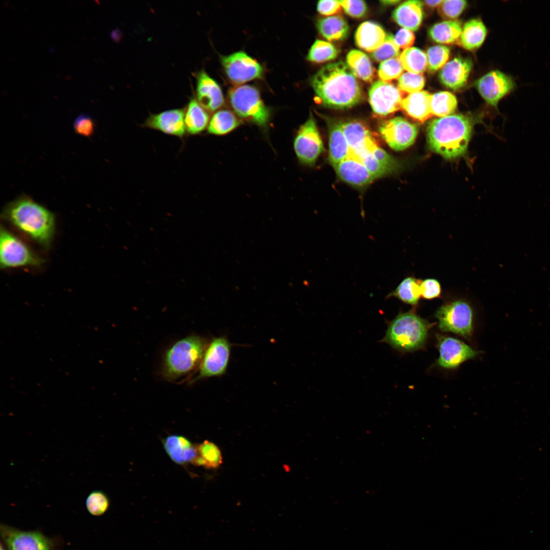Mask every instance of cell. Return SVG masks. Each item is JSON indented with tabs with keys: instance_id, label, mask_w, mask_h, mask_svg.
Returning <instances> with one entry per match:
<instances>
[{
	"instance_id": "25",
	"label": "cell",
	"mask_w": 550,
	"mask_h": 550,
	"mask_svg": "<svg viewBox=\"0 0 550 550\" xmlns=\"http://www.w3.org/2000/svg\"><path fill=\"white\" fill-rule=\"evenodd\" d=\"M387 36L380 25L372 21H365L357 29L355 41L359 48L372 53L384 42Z\"/></svg>"
},
{
	"instance_id": "44",
	"label": "cell",
	"mask_w": 550,
	"mask_h": 550,
	"mask_svg": "<svg viewBox=\"0 0 550 550\" xmlns=\"http://www.w3.org/2000/svg\"><path fill=\"white\" fill-rule=\"evenodd\" d=\"M356 157L376 179L393 172L390 169L379 162L373 155L370 150L364 152Z\"/></svg>"
},
{
	"instance_id": "7",
	"label": "cell",
	"mask_w": 550,
	"mask_h": 550,
	"mask_svg": "<svg viewBox=\"0 0 550 550\" xmlns=\"http://www.w3.org/2000/svg\"><path fill=\"white\" fill-rule=\"evenodd\" d=\"M435 316L439 329L466 338L473 330L474 310L464 298H456L444 302L436 310Z\"/></svg>"
},
{
	"instance_id": "15",
	"label": "cell",
	"mask_w": 550,
	"mask_h": 550,
	"mask_svg": "<svg viewBox=\"0 0 550 550\" xmlns=\"http://www.w3.org/2000/svg\"><path fill=\"white\" fill-rule=\"evenodd\" d=\"M404 94L394 84L379 80L369 89V101L375 114L386 116L401 109Z\"/></svg>"
},
{
	"instance_id": "28",
	"label": "cell",
	"mask_w": 550,
	"mask_h": 550,
	"mask_svg": "<svg viewBox=\"0 0 550 550\" xmlns=\"http://www.w3.org/2000/svg\"><path fill=\"white\" fill-rule=\"evenodd\" d=\"M487 33V29L481 19H471L462 27L457 43L468 50L477 49L484 42Z\"/></svg>"
},
{
	"instance_id": "17",
	"label": "cell",
	"mask_w": 550,
	"mask_h": 550,
	"mask_svg": "<svg viewBox=\"0 0 550 550\" xmlns=\"http://www.w3.org/2000/svg\"><path fill=\"white\" fill-rule=\"evenodd\" d=\"M142 127L182 139L187 134L184 122V108L150 114Z\"/></svg>"
},
{
	"instance_id": "38",
	"label": "cell",
	"mask_w": 550,
	"mask_h": 550,
	"mask_svg": "<svg viewBox=\"0 0 550 550\" xmlns=\"http://www.w3.org/2000/svg\"><path fill=\"white\" fill-rule=\"evenodd\" d=\"M428 69L435 72L442 69L447 63L450 54V49L446 46L437 45L429 47L426 51Z\"/></svg>"
},
{
	"instance_id": "31",
	"label": "cell",
	"mask_w": 550,
	"mask_h": 550,
	"mask_svg": "<svg viewBox=\"0 0 550 550\" xmlns=\"http://www.w3.org/2000/svg\"><path fill=\"white\" fill-rule=\"evenodd\" d=\"M462 27L456 20H445L436 23L428 30V35L434 42L442 44H452L458 42Z\"/></svg>"
},
{
	"instance_id": "16",
	"label": "cell",
	"mask_w": 550,
	"mask_h": 550,
	"mask_svg": "<svg viewBox=\"0 0 550 550\" xmlns=\"http://www.w3.org/2000/svg\"><path fill=\"white\" fill-rule=\"evenodd\" d=\"M439 355L437 365L445 369H454L466 361L476 356L478 352L462 341L451 337L438 336Z\"/></svg>"
},
{
	"instance_id": "51",
	"label": "cell",
	"mask_w": 550,
	"mask_h": 550,
	"mask_svg": "<svg viewBox=\"0 0 550 550\" xmlns=\"http://www.w3.org/2000/svg\"><path fill=\"white\" fill-rule=\"evenodd\" d=\"M442 0L440 1H425L423 2L425 5L429 8H433L435 7H438L439 5L442 3Z\"/></svg>"
},
{
	"instance_id": "2",
	"label": "cell",
	"mask_w": 550,
	"mask_h": 550,
	"mask_svg": "<svg viewBox=\"0 0 550 550\" xmlns=\"http://www.w3.org/2000/svg\"><path fill=\"white\" fill-rule=\"evenodd\" d=\"M2 217L18 231L45 249L51 244L56 220L52 212L23 195L7 204Z\"/></svg>"
},
{
	"instance_id": "37",
	"label": "cell",
	"mask_w": 550,
	"mask_h": 550,
	"mask_svg": "<svg viewBox=\"0 0 550 550\" xmlns=\"http://www.w3.org/2000/svg\"><path fill=\"white\" fill-rule=\"evenodd\" d=\"M338 53L337 48L330 42L316 40L311 47L307 58L310 62L320 63L335 59Z\"/></svg>"
},
{
	"instance_id": "14",
	"label": "cell",
	"mask_w": 550,
	"mask_h": 550,
	"mask_svg": "<svg viewBox=\"0 0 550 550\" xmlns=\"http://www.w3.org/2000/svg\"><path fill=\"white\" fill-rule=\"evenodd\" d=\"M381 137L392 149L402 151L415 142L418 127L414 123L401 117H396L383 121L379 127Z\"/></svg>"
},
{
	"instance_id": "39",
	"label": "cell",
	"mask_w": 550,
	"mask_h": 550,
	"mask_svg": "<svg viewBox=\"0 0 550 550\" xmlns=\"http://www.w3.org/2000/svg\"><path fill=\"white\" fill-rule=\"evenodd\" d=\"M110 505L107 496L101 490H94L87 497L86 501V508L93 516H99L104 514Z\"/></svg>"
},
{
	"instance_id": "41",
	"label": "cell",
	"mask_w": 550,
	"mask_h": 550,
	"mask_svg": "<svg viewBox=\"0 0 550 550\" xmlns=\"http://www.w3.org/2000/svg\"><path fill=\"white\" fill-rule=\"evenodd\" d=\"M404 69L399 58H393L381 62L377 74L380 80L384 82L398 79L403 73Z\"/></svg>"
},
{
	"instance_id": "13",
	"label": "cell",
	"mask_w": 550,
	"mask_h": 550,
	"mask_svg": "<svg viewBox=\"0 0 550 550\" xmlns=\"http://www.w3.org/2000/svg\"><path fill=\"white\" fill-rule=\"evenodd\" d=\"M477 89L484 100L497 108L500 101L517 88L514 78L499 70H492L476 82Z\"/></svg>"
},
{
	"instance_id": "23",
	"label": "cell",
	"mask_w": 550,
	"mask_h": 550,
	"mask_svg": "<svg viewBox=\"0 0 550 550\" xmlns=\"http://www.w3.org/2000/svg\"><path fill=\"white\" fill-rule=\"evenodd\" d=\"M431 94L426 91H420L408 94L403 98L401 109L409 117L423 123L432 117L430 109Z\"/></svg>"
},
{
	"instance_id": "40",
	"label": "cell",
	"mask_w": 550,
	"mask_h": 550,
	"mask_svg": "<svg viewBox=\"0 0 550 550\" xmlns=\"http://www.w3.org/2000/svg\"><path fill=\"white\" fill-rule=\"evenodd\" d=\"M425 84V78L422 74L406 72L398 79L397 86L403 93L409 94L422 91Z\"/></svg>"
},
{
	"instance_id": "24",
	"label": "cell",
	"mask_w": 550,
	"mask_h": 550,
	"mask_svg": "<svg viewBox=\"0 0 550 550\" xmlns=\"http://www.w3.org/2000/svg\"><path fill=\"white\" fill-rule=\"evenodd\" d=\"M392 18L402 28L411 31L418 30L423 19L422 2L410 0L402 3L393 12Z\"/></svg>"
},
{
	"instance_id": "4",
	"label": "cell",
	"mask_w": 550,
	"mask_h": 550,
	"mask_svg": "<svg viewBox=\"0 0 550 550\" xmlns=\"http://www.w3.org/2000/svg\"><path fill=\"white\" fill-rule=\"evenodd\" d=\"M209 342L199 336L190 335L175 342L166 352L162 375L174 381L198 370Z\"/></svg>"
},
{
	"instance_id": "32",
	"label": "cell",
	"mask_w": 550,
	"mask_h": 550,
	"mask_svg": "<svg viewBox=\"0 0 550 550\" xmlns=\"http://www.w3.org/2000/svg\"><path fill=\"white\" fill-rule=\"evenodd\" d=\"M241 124L238 116L226 109L216 111L210 119L207 132L215 135H225L237 128Z\"/></svg>"
},
{
	"instance_id": "30",
	"label": "cell",
	"mask_w": 550,
	"mask_h": 550,
	"mask_svg": "<svg viewBox=\"0 0 550 550\" xmlns=\"http://www.w3.org/2000/svg\"><path fill=\"white\" fill-rule=\"evenodd\" d=\"M317 27L320 34L329 41L344 39L349 33V25L339 15L327 16L318 20Z\"/></svg>"
},
{
	"instance_id": "35",
	"label": "cell",
	"mask_w": 550,
	"mask_h": 550,
	"mask_svg": "<svg viewBox=\"0 0 550 550\" xmlns=\"http://www.w3.org/2000/svg\"><path fill=\"white\" fill-rule=\"evenodd\" d=\"M399 59L404 70L408 72L422 74L428 67L426 53L417 47L403 50Z\"/></svg>"
},
{
	"instance_id": "47",
	"label": "cell",
	"mask_w": 550,
	"mask_h": 550,
	"mask_svg": "<svg viewBox=\"0 0 550 550\" xmlns=\"http://www.w3.org/2000/svg\"><path fill=\"white\" fill-rule=\"evenodd\" d=\"M340 3L345 13L351 17L361 18L366 13L367 7L363 1L343 0Z\"/></svg>"
},
{
	"instance_id": "33",
	"label": "cell",
	"mask_w": 550,
	"mask_h": 550,
	"mask_svg": "<svg viewBox=\"0 0 550 550\" xmlns=\"http://www.w3.org/2000/svg\"><path fill=\"white\" fill-rule=\"evenodd\" d=\"M420 281V279L411 276L405 278L388 294L387 298L395 297L406 304L416 307L421 297Z\"/></svg>"
},
{
	"instance_id": "8",
	"label": "cell",
	"mask_w": 550,
	"mask_h": 550,
	"mask_svg": "<svg viewBox=\"0 0 550 550\" xmlns=\"http://www.w3.org/2000/svg\"><path fill=\"white\" fill-rule=\"evenodd\" d=\"M44 262L26 244L5 227L0 230V266L6 269L40 266Z\"/></svg>"
},
{
	"instance_id": "46",
	"label": "cell",
	"mask_w": 550,
	"mask_h": 550,
	"mask_svg": "<svg viewBox=\"0 0 550 550\" xmlns=\"http://www.w3.org/2000/svg\"><path fill=\"white\" fill-rule=\"evenodd\" d=\"M95 128L93 119L89 115L81 114L77 116L73 123L74 131L80 135L89 138L94 132Z\"/></svg>"
},
{
	"instance_id": "48",
	"label": "cell",
	"mask_w": 550,
	"mask_h": 550,
	"mask_svg": "<svg viewBox=\"0 0 550 550\" xmlns=\"http://www.w3.org/2000/svg\"><path fill=\"white\" fill-rule=\"evenodd\" d=\"M370 151L379 162L390 169L393 172L395 171L399 167L396 160L377 144L373 147L370 149Z\"/></svg>"
},
{
	"instance_id": "11",
	"label": "cell",
	"mask_w": 550,
	"mask_h": 550,
	"mask_svg": "<svg viewBox=\"0 0 550 550\" xmlns=\"http://www.w3.org/2000/svg\"><path fill=\"white\" fill-rule=\"evenodd\" d=\"M221 62L228 79L238 86L263 76V66L243 51L222 56Z\"/></svg>"
},
{
	"instance_id": "12",
	"label": "cell",
	"mask_w": 550,
	"mask_h": 550,
	"mask_svg": "<svg viewBox=\"0 0 550 550\" xmlns=\"http://www.w3.org/2000/svg\"><path fill=\"white\" fill-rule=\"evenodd\" d=\"M1 538L7 550H53L54 541L39 531H24L1 524Z\"/></svg>"
},
{
	"instance_id": "10",
	"label": "cell",
	"mask_w": 550,
	"mask_h": 550,
	"mask_svg": "<svg viewBox=\"0 0 550 550\" xmlns=\"http://www.w3.org/2000/svg\"><path fill=\"white\" fill-rule=\"evenodd\" d=\"M293 147L298 160L308 166L314 165L323 151V142L312 113L299 127L294 139Z\"/></svg>"
},
{
	"instance_id": "22",
	"label": "cell",
	"mask_w": 550,
	"mask_h": 550,
	"mask_svg": "<svg viewBox=\"0 0 550 550\" xmlns=\"http://www.w3.org/2000/svg\"><path fill=\"white\" fill-rule=\"evenodd\" d=\"M328 136V160L333 167L351 154L342 127V122L326 118Z\"/></svg>"
},
{
	"instance_id": "29",
	"label": "cell",
	"mask_w": 550,
	"mask_h": 550,
	"mask_svg": "<svg viewBox=\"0 0 550 550\" xmlns=\"http://www.w3.org/2000/svg\"><path fill=\"white\" fill-rule=\"evenodd\" d=\"M347 66L354 75L365 82H372L376 76L375 69L369 58L358 50H350L346 56Z\"/></svg>"
},
{
	"instance_id": "18",
	"label": "cell",
	"mask_w": 550,
	"mask_h": 550,
	"mask_svg": "<svg viewBox=\"0 0 550 550\" xmlns=\"http://www.w3.org/2000/svg\"><path fill=\"white\" fill-rule=\"evenodd\" d=\"M196 99L208 112H216L225 102L219 85L205 70L196 74Z\"/></svg>"
},
{
	"instance_id": "5",
	"label": "cell",
	"mask_w": 550,
	"mask_h": 550,
	"mask_svg": "<svg viewBox=\"0 0 550 550\" xmlns=\"http://www.w3.org/2000/svg\"><path fill=\"white\" fill-rule=\"evenodd\" d=\"M430 326L415 310L400 313L389 322L381 341L401 352L415 351L424 345Z\"/></svg>"
},
{
	"instance_id": "6",
	"label": "cell",
	"mask_w": 550,
	"mask_h": 550,
	"mask_svg": "<svg viewBox=\"0 0 550 550\" xmlns=\"http://www.w3.org/2000/svg\"><path fill=\"white\" fill-rule=\"evenodd\" d=\"M228 98L234 113L238 117L262 129L268 127L270 110L256 87L247 85L236 86L229 90Z\"/></svg>"
},
{
	"instance_id": "9",
	"label": "cell",
	"mask_w": 550,
	"mask_h": 550,
	"mask_svg": "<svg viewBox=\"0 0 550 550\" xmlns=\"http://www.w3.org/2000/svg\"><path fill=\"white\" fill-rule=\"evenodd\" d=\"M231 344L224 336L213 338L208 344L198 373L191 382L224 375L230 358Z\"/></svg>"
},
{
	"instance_id": "36",
	"label": "cell",
	"mask_w": 550,
	"mask_h": 550,
	"mask_svg": "<svg viewBox=\"0 0 550 550\" xmlns=\"http://www.w3.org/2000/svg\"><path fill=\"white\" fill-rule=\"evenodd\" d=\"M457 106L456 97L450 92L442 91L431 95L430 109L432 116L441 118L451 115Z\"/></svg>"
},
{
	"instance_id": "27",
	"label": "cell",
	"mask_w": 550,
	"mask_h": 550,
	"mask_svg": "<svg viewBox=\"0 0 550 550\" xmlns=\"http://www.w3.org/2000/svg\"><path fill=\"white\" fill-rule=\"evenodd\" d=\"M210 119L208 112L196 98H191L184 108V122L188 135L202 133L207 128Z\"/></svg>"
},
{
	"instance_id": "50",
	"label": "cell",
	"mask_w": 550,
	"mask_h": 550,
	"mask_svg": "<svg viewBox=\"0 0 550 550\" xmlns=\"http://www.w3.org/2000/svg\"><path fill=\"white\" fill-rule=\"evenodd\" d=\"M394 40L400 48L405 50L411 47L415 40V36L412 31L402 28L397 32Z\"/></svg>"
},
{
	"instance_id": "49",
	"label": "cell",
	"mask_w": 550,
	"mask_h": 550,
	"mask_svg": "<svg viewBox=\"0 0 550 550\" xmlns=\"http://www.w3.org/2000/svg\"><path fill=\"white\" fill-rule=\"evenodd\" d=\"M342 6L340 1L321 0L317 5L318 12L321 15L327 16H333L339 12Z\"/></svg>"
},
{
	"instance_id": "1",
	"label": "cell",
	"mask_w": 550,
	"mask_h": 550,
	"mask_svg": "<svg viewBox=\"0 0 550 550\" xmlns=\"http://www.w3.org/2000/svg\"><path fill=\"white\" fill-rule=\"evenodd\" d=\"M311 84L318 99L324 106L347 109L362 98V91L356 76L343 62L328 64L312 77Z\"/></svg>"
},
{
	"instance_id": "42",
	"label": "cell",
	"mask_w": 550,
	"mask_h": 550,
	"mask_svg": "<svg viewBox=\"0 0 550 550\" xmlns=\"http://www.w3.org/2000/svg\"><path fill=\"white\" fill-rule=\"evenodd\" d=\"M400 54V48L396 43L394 37L392 35H388L384 42L372 52L373 58L376 62L381 63L389 59L399 58Z\"/></svg>"
},
{
	"instance_id": "20",
	"label": "cell",
	"mask_w": 550,
	"mask_h": 550,
	"mask_svg": "<svg viewBox=\"0 0 550 550\" xmlns=\"http://www.w3.org/2000/svg\"><path fill=\"white\" fill-rule=\"evenodd\" d=\"M333 168L341 180L355 187L366 186L376 179L361 160L352 154Z\"/></svg>"
},
{
	"instance_id": "45",
	"label": "cell",
	"mask_w": 550,
	"mask_h": 550,
	"mask_svg": "<svg viewBox=\"0 0 550 550\" xmlns=\"http://www.w3.org/2000/svg\"><path fill=\"white\" fill-rule=\"evenodd\" d=\"M421 297L428 300L439 298L442 293V288L440 282L434 278H427L421 280Z\"/></svg>"
},
{
	"instance_id": "52",
	"label": "cell",
	"mask_w": 550,
	"mask_h": 550,
	"mask_svg": "<svg viewBox=\"0 0 550 550\" xmlns=\"http://www.w3.org/2000/svg\"><path fill=\"white\" fill-rule=\"evenodd\" d=\"M382 4L384 5H394L399 3L400 1L398 0H387L381 1Z\"/></svg>"
},
{
	"instance_id": "43",
	"label": "cell",
	"mask_w": 550,
	"mask_h": 550,
	"mask_svg": "<svg viewBox=\"0 0 550 550\" xmlns=\"http://www.w3.org/2000/svg\"><path fill=\"white\" fill-rule=\"evenodd\" d=\"M467 2L463 0L443 1L437 7L439 15L447 20H455L465 9Z\"/></svg>"
},
{
	"instance_id": "19",
	"label": "cell",
	"mask_w": 550,
	"mask_h": 550,
	"mask_svg": "<svg viewBox=\"0 0 550 550\" xmlns=\"http://www.w3.org/2000/svg\"><path fill=\"white\" fill-rule=\"evenodd\" d=\"M341 122L352 155L358 156L377 145L368 127L363 121L352 119Z\"/></svg>"
},
{
	"instance_id": "3",
	"label": "cell",
	"mask_w": 550,
	"mask_h": 550,
	"mask_svg": "<svg viewBox=\"0 0 550 550\" xmlns=\"http://www.w3.org/2000/svg\"><path fill=\"white\" fill-rule=\"evenodd\" d=\"M472 119L462 114L435 119L427 127V141L430 150L450 159L466 152L473 131Z\"/></svg>"
},
{
	"instance_id": "34",
	"label": "cell",
	"mask_w": 550,
	"mask_h": 550,
	"mask_svg": "<svg viewBox=\"0 0 550 550\" xmlns=\"http://www.w3.org/2000/svg\"><path fill=\"white\" fill-rule=\"evenodd\" d=\"M222 462V456L218 447L212 442L205 441L197 445V455L191 463L208 469H215Z\"/></svg>"
},
{
	"instance_id": "53",
	"label": "cell",
	"mask_w": 550,
	"mask_h": 550,
	"mask_svg": "<svg viewBox=\"0 0 550 550\" xmlns=\"http://www.w3.org/2000/svg\"><path fill=\"white\" fill-rule=\"evenodd\" d=\"M0 550H6L2 543H1Z\"/></svg>"
},
{
	"instance_id": "26",
	"label": "cell",
	"mask_w": 550,
	"mask_h": 550,
	"mask_svg": "<svg viewBox=\"0 0 550 550\" xmlns=\"http://www.w3.org/2000/svg\"><path fill=\"white\" fill-rule=\"evenodd\" d=\"M163 444L169 456L177 464L191 463L197 455V446L184 436L170 435L164 439Z\"/></svg>"
},
{
	"instance_id": "21",
	"label": "cell",
	"mask_w": 550,
	"mask_h": 550,
	"mask_svg": "<svg viewBox=\"0 0 550 550\" xmlns=\"http://www.w3.org/2000/svg\"><path fill=\"white\" fill-rule=\"evenodd\" d=\"M472 67L470 59L455 58L441 69L439 74L440 81L447 88L454 90L461 89L466 85Z\"/></svg>"
}]
</instances>
